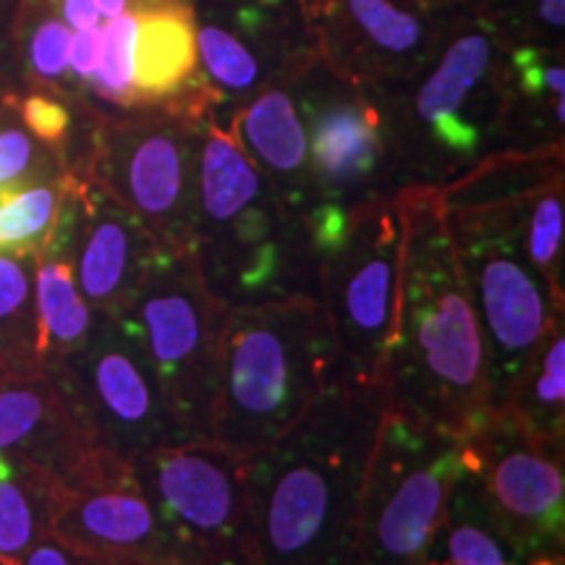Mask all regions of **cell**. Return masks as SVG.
<instances>
[{
    "instance_id": "2",
    "label": "cell",
    "mask_w": 565,
    "mask_h": 565,
    "mask_svg": "<svg viewBox=\"0 0 565 565\" xmlns=\"http://www.w3.org/2000/svg\"><path fill=\"white\" fill-rule=\"evenodd\" d=\"M398 207L404 249L383 372L387 406L466 437L492 414L475 301L445 225L440 192L406 189Z\"/></svg>"
},
{
    "instance_id": "28",
    "label": "cell",
    "mask_w": 565,
    "mask_h": 565,
    "mask_svg": "<svg viewBox=\"0 0 565 565\" xmlns=\"http://www.w3.org/2000/svg\"><path fill=\"white\" fill-rule=\"evenodd\" d=\"M137 13H121L110 19L103 30V53L92 74L97 95L116 105H139L137 82H134V51H137Z\"/></svg>"
},
{
    "instance_id": "27",
    "label": "cell",
    "mask_w": 565,
    "mask_h": 565,
    "mask_svg": "<svg viewBox=\"0 0 565 565\" xmlns=\"http://www.w3.org/2000/svg\"><path fill=\"white\" fill-rule=\"evenodd\" d=\"M353 30L383 61H406L422 47L424 26L391 0H345Z\"/></svg>"
},
{
    "instance_id": "3",
    "label": "cell",
    "mask_w": 565,
    "mask_h": 565,
    "mask_svg": "<svg viewBox=\"0 0 565 565\" xmlns=\"http://www.w3.org/2000/svg\"><path fill=\"white\" fill-rule=\"evenodd\" d=\"M192 252L228 309L320 294L307 223L275 196L233 131L212 124L194 154Z\"/></svg>"
},
{
    "instance_id": "16",
    "label": "cell",
    "mask_w": 565,
    "mask_h": 565,
    "mask_svg": "<svg viewBox=\"0 0 565 565\" xmlns=\"http://www.w3.org/2000/svg\"><path fill=\"white\" fill-rule=\"evenodd\" d=\"M487 71L490 42L482 34H466L448 47L429 79L416 92L414 116L429 152L466 162L482 150L484 134L498 118L479 95Z\"/></svg>"
},
{
    "instance_id": "26",
    "label": "cell",
    "mask_w": 565,
    "mask_h": 565,
    "mask_svg": "<svg viewBox=\"0 0 565 565\" xmlns=\"http://www.w3.org/2000/svg\"><path fill=\"white\" fill-rule=\"evenodd\" d=\"M0 362H42L34 315V257L0 254Z\"/></svg>"
},
{
    "instance_id": "32",
    "label": "cell",
    "mask_w": 565,
    "mask_h": 565,
    "mask_svg": "<svg viewBox=\"0 0 565 565\" xmlns=\"http://www.w3.org/2000/svg\"><path fill=\"white\" fill-rule=\"evenodd\" d=\"M19 565H134V563L87 553V550L66 545V542H61L58 536L47 534L42 536L30 553L21 557Z\"/></svg>"
},
{
    "instance_id": "1",
    "label": "cell",
    "mask_w": 565,
    "mask_h": 565,
    "mask_svg": "<svg viewBox=\"0 0 565 565\" xmlns=\"http://www.w3.org/2000/svg\"><path fill=\"white\" fill-rule=\"evenodd\" d=\"M385 391L335 380L288 433L246 456L257 565H356L359 500Z\"/></svg>"
},
{
    "instance_id": "31",
    "label": "cell",
    "mask_w": 565,
    "mask_h": 565,
    "mask_svg": "<svg viewBox=\"0 0 565 565\" xmlns=\"http://www.w3.org/2000/svg\"><path fill=\"white\" fill-rule=\"evenodd\" d=\"M38 145L19 126H0V186L34 179Z\"/></svg>"
},
{
    "instance_id": "22",
    "label": "cell",
    "mask_w": 565,
    "mask_h": 565,
    "mask_svg": "<svg viewBox=\"0 0 565 565\" xmlns=\"http://www.w3.org/2000/svg\"><path fill=\"white\" fill-rule=\"evenodd\" d=\"M34 315H38V356L55 364L87 341L97 312L76 286L71 259L47 246L34 257Z\"/></svg>"
},
{
    "instance_id": "30",
    "label": "cell",
    "mask_w": 565,
    "mask_h": 565,
    "mask_svg": "<svg viewBox=\"0 0 565 565\" xmlns=\"http://www.w3.org/2000/svg\"><path fill=\"white\" fill-rule=\"evenodd\" d=\"M71 32L63 21L47 19L34 30L30 42V63L42 79H58L68 68Z\"/></svg>"
},
{
    "instance_id": "12",
    "label": "cell",
    "mask_w": 565,
    "mask_h": 565,
    "mask_svg": "<svg viewBox=\"0 0 565 565\" xmlns=\"http://www.w3.org/2000/svg\"><path fill=\"white\" fill-rule=\"evenodd\" d=\"M0 454L42 466L63 487L131 471L97 445L66 385L45 362H0Z\"/></svg>"
},
{
    "instance_id": "10",
    "label": "cell",
    "mask_w": 565,
    "mask_h": 565,
    "mask_svg": "<svg viewBox=\"0 0 565 565\" xmlns=\"http://www.w3.org/2000/svg\"><path fill=\"white\" fill-rule=\"evenodd\" d=\"M100 448L129 463L154 448L183 443L150 356L124 312L100 315L79 349L47 364Z\"/></svg>"
},
{
    "instance_id": "6",
    "label": "cell",
    "mask_w": 565,
    "mask_h": 565,
    "mask_svg": "<svg viewBox=\"0 0 565 565\" xmlns=\"http://www.w3.org/2000/svg\"><path fill=\"white\" fill-rule=\"evenodd\" d=\"M463 469L461 435L385 404L359 500L356 565H429Z\"/></svg>"
},
{
    "instance_id": "17",
    "label": "cell",
    "mask_w": 565,
    "mask_h": 565,
    "mask_svg": "<svg viewBox=\"0 0 565 565\" xmlns=\"http://www.w3.org/2000/svg\"><path fill=\"white\" fill-rule=\"evenodd\" d=\"M160 249L166 246L124 204L92 196L71 259L84 301L100 315L121 312L145 282Z\"/></svg>"
},
{
    "instance_id": "13",
    "label": "cell",
    "mask_w": 565,
    "mask_h": 565,
    "mask_svg": "<svg viewBox=\"0 0 565 565\" xmlns=\"http://www.w3.org/2000/svg\"><path fill=\"white\" fill-rule=\"evenodd\" d=\"M105 183L166 249L194 246V152L175 121L152 118L113 134Z\"/></svg>"
},
{
    "instance_id": "18",
    "label": "cell",
    "mask_w": 565,
    "mask_h": 565,
    "mask_svg": "<svg viewBox=\"0 0 565 565\" xmlns=\"http://www.w3.org/2000/svg\"><path fill=\"white\" fill-rule=\"evenodd\" d=\"M231 131L270 183L275 196L296 217L307 221L309 194H312L307 126L291 95L282 89L263 92L238 113Z\"/></svg>"
},
{
    "instance_id": "9",
    "label": "cell",
    "mask_w": 565,
    "mask_h": 565,
    "mask_svg": "<svg viewBox=\"0 0 565 565\" xmlns=\"http://www.w3.org/2000/svg\"><path fill=\"white\" fill-rule=\"evenodd\" d=\"M131 475L171 536L175 563L257 565L244 454L186 440L134 458Z\"/></svg>"
},
{
    "instance_id": "24",
    "label": "cell",
    "mask_w": 565,
    "mask_h": 565,
    "mask_svg": "<svg viewBox=\"0 0 565 565\" xmlns=\"http://www.w3.org/2000/svg\"><path fill=\"white\" fill-rule=\"evenodd\" d=\"M63 221V192L32 179L0 186V254L38 257L55 242Z\"/></svg>"
},
{
    "instance_id": "8",
    "label": "cell",
    "mask_w": 565,
    "mask_h": 565,
    "mask_svg": "<svg viewBox=\"0 0 565 565\" xmlns=\"http://www.w3.org/2000/svg\"><path fill=\"white\" fill-rule=\"evenodd\" d=\"M404 215L398 196L359 207L333 244L317 252V286L338 349V377L383 387L395 322Z\"/></svg>"
},
{
    "instance_id": "25",
    "label": "cell",
    "mask_w": 565,
    "mask_h": 565,
    "mask_svg": "<svg viewBox=\"0 0 565 565\" xmlns=\"http://www.w3.org/2000/svg\"><path fill=\"white\" fill-rule=\"evenodd\" d=\"M521 210H524V246L529 263L545 280L553 299L565 307V210L561 173L542 181L532 192H526L524 200H521Z\"/></svg>"
},
{
    "instance_id": "34",
    "label": "cell",
    "mask_w": 565,
    "mask_h": 565,
    "mask_svg": "<svg viewBox=\"0 0 565 565\" xmlns=\"http://www.w3.org/2000/svg\"><path fill=\"white\" fill-rule=\"evenodd\" d=\"M103 53V30L100 26H84V30H76L71 34L68 45V66L74 68V74L79 79H92L97 63H100Z\"/></svg>"
},
{
    "instance_id": "15",
    "label": "cell",
    "mask_w": 565,
    "mask_h": 565,
    "mask_svg": "<svg viewBox=\"0 0 565 565\" xmlns=\"http://www.w3.org/2000/svg\"><path fill=\"white\" fill-rule=\"evenodd\" d=\"M51 534L87 553L134 565L175 561L171 536L129 475L84 487H61Z\"/></svg>"
},
{
    "instance_id": "19",
    "label": "cell",
    "mask_w": 565,
    "mask_h": 565,
    "mask_svg": "<svg viewBox=\"0 0 565 565\" xmlns=\"http://www.w3.org/2000/svg\"><path fill=\"white\" fill-rule=\"evenodd\" d=\"M134 82L139 103L162 100L183 87L196 66V32L189 11L179 6L137 11Z\"/></svg>"
},
{
    "instance_id": "37",
    "label": "cell",
    "mask_w": 565,
    "mask_h": 565,
    "mask_svg": "<svg viewBox=\"0 0 565 565\" xmlns=\"http://www.w3.org/2000/svg\"><path fill=\"white\" fill-rule=\"evenodd\" d=\"M126 6H129V0H95L97 13L105 19L121 17V13H126Z\"/></svg>"
},
{
    "instance_id": "36",
    "label": "cell",
    "mask_w": 565,
    "mask_h": 565,
    "mask_svg": "<svg viewBox=\"0 0 565 565\" xmlns=\"http://www.w3.org/2000/svg\"><path fill=\"white\" fill-rule=\"evenodd\" d=\"M540 13L550 26H557V30H563V24H565V0H542Z\"/></svg>"
},
{
    "instance_id": "14",
    "label": "cell",
    "mask_w": 565,
    "mask_h": 565,
    "mask_svg": "<svg viewBox=\"0 0 565 565\" xmlns=\"http://www.w3.org/2000/svg\"><path fill=\"white\" fill-rule=\"evenodd\" d=\"M312 210L307 231L315 254L333 244L359 207L383 196L372 183L383 171L387 147L377 110L362 100H330L309 108L307 126Z\"/></svg>"
},
{
    "instance_id": "21",
    "label": "cell",
    "mask_w": 565,
    "mask_h": 565,
    "mask_svg": "<svg viewBox=\"0 0 565 565\" xmlns=\"http://www.w3.org/2000/svg\"><path fill=\"white\" fill-rule=\"evenodd\" d=\"M61 479L26 458L0 454V565H19L51 534Z\"/></svg>"
},
{
    "instance_id": "11",
    "label": "cell",
    "mask_w": 565,
    "mask_h": 565,
    "mask_svg": "<svg viewBox=\"0 0 565 565\" xmlns=\"http://www.w3.org/2000/svg\"><path fill=\"white\" fill-rule=\"evenodd\" d=\"M563 445L532 433L505 408L463 437V461L477 475L494 521L521 563L534 555H563Z\"/></svg>"
},
{
    "instance_id": "33",
    "label": "cell",
    "mask_w": 565,
    "mask_h": 565,
    "mask_svg": "<svg viewBox=\"0 0 565 565\" xmlns=\"http://www.w3.org/2000/svg\"><path fill=\"white\" fill-rule=\"evenodd\" d=\"M21 118H24L26 129H30L34 137H40L42 141H61L68 131V110L63 108L61 103L51 100V97L42 95H32L21 103Z\"/></svg>"
},
{
    "instance_id": "7",
    "label": "cell",
    "mask_w": 565,
    "mask_h": 565,
    "mask_svg": "<svg viewBox=\"0 0 565 565\" xmlns=\"http://www.w3.org/2000/svg\"><path fill=\"white\" fill-rule=\"evenodd\" d=\"M186 440H212L217 366L228 307L204 286L194 252L160 249L129 307L121 309Z\"/></svg>"
},
{
    "instance_id": "35",
    "label": "cell",
    "mask_w": 565,
    "mask_h": 565,
    "mask_svg": "<svg viewBox=\"0 0 565 565\" xmlns=\"http://www.w3.org/2000/svg\"><path fill=\"white\" fill-rule=\"evenodd\" d=\"M63 19L74 30H84V26H95L100 21V13L95 9V0H61Z\"/></svg>"
},
{
    "instance_id": "23",
    "label": "cell",
    "mask_w": 565,
    "mask_h": 565,
    "mask_svg": "<svg viewBox=\"0 0 565 565\" xmlns=\"http://www.w3.org/2000/svg\"><path fill=\"white\" fill-rule=\"evenodd\" d=\"M505 412L532 433L565 443V333L563 322L540 343L515 383Z\"/></svg>"
},
{
    "instance_id": "4",
    "label": "cell",
    "mask_w": 565,
    "mask_h": 565,
    "mask_svg": "<svg viewBox=\"0 0 565 565\" xmlns=\"http://www.w3.org/2000/svg\"><path fill=\"white\" fill-rule=\"evenodd\" d=\"M335 380L338 349L320 299L231 307L212 440L249 456L288 433Z\"/></svg>"
},
{
    "instance_id": "5",
    "label": "cell",
    "mask_w": 565,
    "mask_h": 565,
    "mask_svg": "<svg viewBox=\"0 0 565 565\" xmlns=\"http://www.w3.org/2000/svg\"><path fill=\"white\" fill-rule=\"evenodd\" d=\"M521 200L445 207V225L482 328L490 412L511 401L521 372L545 335L563 322V303L529 263Z\"/></svg>"
},
{
    "instance_id": "29",
    "label": "cell",
    "mask_w": 565,
    "mask_h": 565,
    "mask_svg": "<svg viewBox=\"0 0 565 565\" xmlns=\"http://www.w3.org/2000/svg\"><path fill=\"white\" fill-rule=\"evenodd\" d=\"M196 51L202 55V63L204 68H207L210 79L223 92L244 95V92L257 87V58H254L231 32L210 24L202 26V30L196 32Z\"/></svg>"
},
{
    "instance_id": "20",
    "label": "cell",
    "mask_w": 565,
    "mask_h": 565,
    "mask_svg": "<svg viewBox=\"0 0 565 565\" xmlns=\"http://www.w3.org/2000/svg\"><path fill=\"white\" fill-rule=\"evenodd\" d=\"M429 565H524L500 532L469 466L450 492L448 511L429 550Z\"/></svg>"
}]
</instances>
